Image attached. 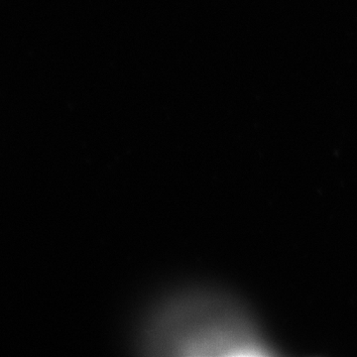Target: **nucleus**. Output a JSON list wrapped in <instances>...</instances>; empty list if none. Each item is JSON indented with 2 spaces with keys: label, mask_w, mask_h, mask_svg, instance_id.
Returning a JSON list of instances; mask_svg holds the SVG:
<instances>
[{
  "label": "nucleus",
  "mask_w": 357,
  "mask_h": 357,
  "mask_svg": "<svg viewBox=\"0 0 357 357\" xmlns=\"http://www.w3.org/2000/svg\"><path fill=\"white\" fill-rule=\"evenodd\" d=\"M143 340V349L158 356H246L268 349L237 305L206 293L164 304L148 323Z\"/></svg>",
  "instance_id": "1"
}]
</instances>
